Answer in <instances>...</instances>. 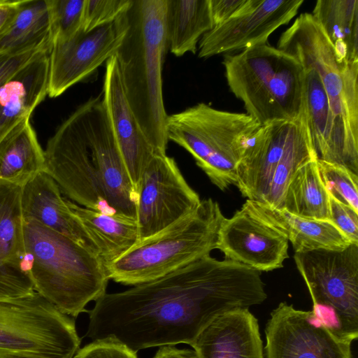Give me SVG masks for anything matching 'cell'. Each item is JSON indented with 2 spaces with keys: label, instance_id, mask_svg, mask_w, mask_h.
<instances>
[{
  "label": "cell",
  "instance_id": "20",
  "mask_svg": "<svg viewBox=\"0 0 358 358\" xmlns=\"http://www.w3.org/2000/svg\"><path fill=\"white\" fill-rule=\"evenodd\" d=\"M191 347L198 358H264L258 320L249 308L219 316Z\"/></svg>",
  "mask_w": 358,
  "mask_h": 358
},
{
  "label": "cell",
  "instance_id": "1",
  "mask_svg": "<svg viewBox=\"0 0 358 358\" xmlns=\"http://www.w3.org/2000/svg\"><path fill=\"white\" fill-rule=\"evenodd\" d=\"M266 299L261 272L209 255L150 282L106 293L88 311L86 336L113 338L135 352L191 346L219 316Z\"/></svg>",
  "mask_w": 358,
  "mask_h": 358
},
{
  "label": "cell",
  "instance_id": "7",
  "mask_svg": "<svg viewBox=\"0 0 358 358\" xmlns=\"http://www.w3.org/2000/svg\"><path fill=\"white\" fill-rule=\"evenodd\" d=\"M246 113L199 103L169 115L167 136L194 159L213 184L224 191L236 185L238 166L262 127Z\"/></svg>",
  "mask_w": 358,
  "mask_h": 358
},
{
  "label": "cell",
  "instance_id": "35",
  "mask_svg": "<svg viewBox=\"0 0 358 358\" xmlns=\"http://www.w3.org/2000/svg\"><path fill=\"white\" fill-rule=\"evenodd\" d=\"M247 0H209L213 27L231 17Z\"/></svg>",
  "mask_w": 358,
  "mask_h": 358
},
{
  "label": "cell",
  "instance_id": "25",
  "mask_svg": "<svg viewBox=\"0 0 358 358\" xmlns=\"http://www.w3.org/2000/svg\"><path fill=\"white\" fill-rule=\"evenodd\" d=\"M165 22L171 52L195 54L201 38L213 28L209 0H166Z\"/></svg>",
  "mask_w": 358,
  "mask_h": 358
},
{
  "label": "cell",
  "instance_id": "13",
  "mask_svg": "<svg viewBox=\"0 0 358 358\" xmlns=\"http://www.w3.org/2000/svg\"><path fill=\"white\" fill-rule=\"evenodd\" d=\"M264 334V358H353L351 343L332 334L312 310L286 301L271 312Z\"/></svg>",
  "mask_w": 358,
  "mask_h": 358
},
{
  "label": "cell",
  "instance_id": "5",
  "mask_svg": "<svg viewBox=\"0 0 358 358\" xmlns=\"http://www.w3.org/2000/svg\"><path fill=\"white\" fill-rule=\"evenodd\" d=\"M222 64L230 91L261 125L307 116L305 71L292 55L266 43L225 54Z\"/></svg>",
  "mask_w": 358,
  "mask_h": 358
},
{
  "label": "cell",
  "instance_id": "2",
  "mask_svg": "<svg viewBox=\"0 0 358 358\" xmlns=\"http://www.w3.org/2000/svg\"><path fill=\"white\" fill-rule=\"evenodd\" d=\"M45 171L78 205L136 221L135 189L100 97L78 107L48 140Z\"/></svg>",
  "mask_w": 358,
  "mask_h": 358
},
{
  "label": "cell",
  "instance_id": "14",
  "mask_svg": "<svg viewBox=\"0 0 358 358\" xmlns=\"http://www.w3.org/2000/svg\"><path fill=\"white\" fill-rule=\"evenodd\" d=\"M125 13L112 23L89 32L81 30L66 41L51 45L48 85L50 98L87 78L116 54L128 28Z\"/></svg>",
  "mask_w": 358,
  "mask_h": 358
},
{
  "label": "cell",
  "instance_id": "12",
  "mask_svg": "<svg viewBox=\"0 0 358 358\" xmlns=\"http://www.w3.org/2000/svg\"><path fill=\"white\" fill-rule=\"evenodd\" d=\"M201 201L173 157L166 154L155 156L145 169L138 187L140 241L191 213Z\"/></svg>",
  "mask_w": 358,
  "mask_h": 358
},
{
  "label": "cell",
  "instance_id": "23",
  "mask_svg": "<svg viewBox=\"0 0 358 358\" xmlns=\"http://www.w3.org/2000/svg\"><path fill=\"white\" fill-rule=\"evenodd\" d=\"M66 201L97 248L104 266L140 241L136 221L91 210L67 199Z\"/></svg>",
  "mask_w": 358,
  "mask_h": 358
},
{
  "label": "cell",
  "instance_id": "6",
  "mask_svg": "<svg viewBox=\"0 0 358 358\" xmlns=\"http://www.w3.org/2000/svg\"><path fill=\"white\" fill-rule=\"evenodd\" d=\"M224 218L217 202L203 199L191 213L105 265L109 280L137 285L180 268L215 249Z\"/></svg>",
  "mask_w": 358,
  "mask_h": 358
},
{
  "label": "cell",
  "instance_id": "28",
  "mask_svg": "<svg viewBox=\"0 0 358 358\" xmlns=\"http://www.w3.org/2000/svg\"><path fill=\"white\" fill-rule=\"evenodd\" d=\"M282 209L310 220H329V196L319 173L317 159L301 166L289 181Z\"/></svg>",
  "mask_w": 358,
  "mask_h": 358
},
{
  "label": "cell",
  "instance_id": "33",
  "mask_svg": "<svg viewBox=\"0 0 358 358\" xmlns=\"http://www.w3.org/2000/svg\"><path fill=\"white\" fill-rule=\"evenodd\" d=\"M329 196V220L352 243L358 244V213L350 206Z\"/></svg>",
  "mask_w": 358,
  "mask_h": 358
},
{
  "label": "cell",
  "instance_id": "18",
  "mask_svg": "<svg viewBox=\"0 0 358 358\" xmlns=\"http://www.w3.org/2000/svg\"><path fill=\"white\" fill-rule=\"evenodd\" d=\"M103 104L131 182L138 192L142 174L159 155L142 131L126 97L115 55L106 62Z\"/></svg>",
  "mask_w": 358,
  "mask_h": 358
},
{
  "label": "cell",
  "instance_id": "29",
  "mask_svg": "<svg viewBox=\"0 0 358 358\" xmlns=\"http://www.w3.org/2000/svg\"><path fill=\"white\" fill-rule=\"evenodd\" d=\"M317 166L328 194L358 213V175L342 165L318 159Z\"/></svg>",
  "mask_w": 358,
  "mask_h": 358
},
{
  "label": "cell",
  "instance_id": "8",
  "mask_svg": "<svg viewBox=\"0 0 358 358\" xmlns=\"http://www.w3.org/2000/svg\"><path fill=\"white\" fill-rule=\"evenodd\" d=\"M277 48L318 73L345 152L358 174V62H338L325 32L310 13L299 15Z\"/></svg>",
  "mask_w": 358,
  "mask_h": 358
},
{
  "label": "cell",
  "instance_id": "24",
  "mask_svg": "<svg viewBox=\"0 0 358 358\" xmlns=\"http://www.w3.org/2000/svg\"><path fill=\"white\" fill-rule=\"evenodd\" d=\"M45 167V152L29 119L0 142V180L22 187Z\"/></svg>",
  "mask_w": 358,
  "mask_h": 358
},
{
  "label": "cell",
  "instance_id": "26",
  "mask_svg": "<svg viewBox=\"0 0 358 358\" xmlns=\"http://www.w3.org/2000/svg\"><path fill=\"white\" fill-rule=\"evenodd\" d=\"M312 15L332 43L338 62H358V0H318Z\"/></svg>",
  "mask_w": 358,
  "mask_h": 358
},
{
  "label": "cell",
  "instance_id": "4",
  "mask_svg": "<svg viewBox=\"0 0 358 358\" xmlns=\"http://www.w3.org/2000/svg\"><path fill=\"white\" fill-rule=\"evenodd\" d=\"M24 238L34 290L72 317L106 294L109 278L101 258L69 237L32 220Z\"/></svg>",
  "mask_w": 358,
  "mask_h": 358
},
{
  "label": "cell",
  "instance_id": "11",
  "mask_svg": "<svg viewBox=\"0 0 358 358\" xmlns=\"http://www.w3.org/2000/svg\"><path fill=\"white\" fill-rule=\"evenodd\" d=\"M80 345L73 317L36 292L0 299V357L73 358Z\"/></svg>",
  "mask_w": 358,
  "mask_h": 358
},
{
  "label": "cell",
  "instance_id": "21",
  "mask_svg": "<svg viewBox=\"0 0 358 358\" xmlns=\"http://www.w3.org/2000/svg\"><path fill=\"white\" fill-rule=\"evenodd\" d=\"M49 51H44L13 74L0 88V142L29 119L48 95Z\"/></svg>",
  "mask_w": 358,
  "mask_h": 358
},
{
  "label": "cell",
  "instance_id": "34",
  "mask_svg": "<svg viewBox=\"0 0 358 358\" xmlns=\"http://www.w3.org/2000/svg\"><path fill=\"white\" fill-rule=\"evenodd\" d=\"M48 45L39 46L17 52L0 55V88L17 71L44 51Z\"/></svg>",
  "mask_w": 358,
  "mask_h": 358
},
{
  "label": "cell",
  "instance_id": "37",
  "mask_svg": "<svg viewBox=\"0 0 358 358\" xmlns=\"http://www.w3.org/2000/svg\"><path fill=\"white\" fill-rule=\"evenodd\" d=\"M153 358H198L194 350L179 349L175 345L160 347Z\"/></svg>",
  "mask_w": 358,
  "mask_h": 358
},
{
  "label": "cell",
  "instance_id": "36",
  "mask_svg": "<svg viewBox=\"0 0 358 358\" xmlns=\"http://www.w3.org/2000/svg\"><path fill=\"white\" fill-rule=\"evenodd\" d=\"M23 0H0V35L16 15Z\"/></svg>",
  "mask_w": 358,
  "mask_h": 358
},
{
  "label": "cell",
  "instance_id": "31",
  "mask_svg": "<svg viewBox=\"0 0 358 358\" xmlns=\"http://www.w3.org/2000/svg\"><path fill=\"white\" fill-rule=\"evenodd\" d=\"M132 0H85L81 30L91 31L115 21L130 7Z\"/></svg>",
  "mask_w": 358,
  "mask_h": 358
},
{
  "label": "cell",
  "instance_id": "17",
  "mask_svg": "<svg viewBox=\"0 0 358 358\" xmlns=\"http://www.w3.org/2000/svg\"><path fill=\"white\" fill-rule=\"evenodd\" d=\"M21 187L0 180V299H16L35 292L24 238Z\"/></svg>",
  "mask_w": 358,
  "mask_h": 358
},
{
  "label": "cell",
  "instance_id": "38",
  "mask_svg": "<svg viewBox=\"0 0 358 358\" xmlns=\"http://www.w3.org/2000/svg\"><path fill=\"white\" fill-rule=\"evenodd\" d=\"M0 358H9V357H0Z\"/></svg>",
  "mask_w": 358,
  "mask_h": 358
},
{
  "label": "cell",
  "instance_id": "30",
  "mask_svg": "<svg viewBox=\"0 0 358 358\" xmlns=\"http://www.w3.org/2000/svg\"><path fill=\"white\" fill-rule=\"evenodd\" d=\"M51 45L66 41L81 31L85 0H48Z\"/></svg>",
  "mask_w": 358,
  "mask_h": 358
},
{
  "label": "cell",
  "instance_id": "3",
  "mask_svg": "<svg viewBox=\"0 0 358 358\" xmlns=\"http://www.w3.org/2000/svg\"><path fill=\"white\" fill-rule=\"evenodd\" d=\"M166 0H132L128 28L115 56L126 97L144 135L159 155L166 154L168 114L162 68L168 48Z\"/></svg>",
  "mask_w": 358,
  "mask_h": 358
},
{
  "label": "cell",
  "instance_id": "22",
  "mask_svg": "<svg viewBox=\"0 0 358 358\" xmlns=\"http://www.w3.org/2000/svg\"><path fill=\"white\" fill-rule=\"evenodd\" d=\"M244 204L255 216L280 231L296 253L318 249L340 250L355 244L330 221L301 217L248 199Z\"/></svg>",
  "mask_w": 358,
  "mask_h": 358
},
{
  "label": "cell",
  "instance_id": "10",
  "mask_svg": "<svg viewBox=\"0 0 358 358\" xmlns=\"http://www.w3.org/2000/svg\"><path fill=\"white\" fill-rule=\"evenodd\" d=\"M294 259L314 315L336 337L352 344L358 338V244L295 252Z\"/></svg>",
  "mask_w": 358,
  "mask_h": 358
},
{
  "label": "cell",
  "instance_id": "15",
  "mask_svg": "<svg viewBox=\"0 0 358 358\" xmlns=\"http://www.w3.org/2000/svg\"><path fill=\"white\" fill-rule=\"evenodd\" d=\"M303 2L247 0L231 17L203 35L199 42V57L209 58L266 44L275 30L296 15Z\"/></svg>",
  "mask_w": 358,
  "mask_h": 358
},
{
  "label": "cell",
  "instance_id": "9",
  "mask_svg": "<svg viewBox=\"0 0 358 358\" xmlns=\"http://www.w3.org/2000/svg\"><path fill=\"white\" fill-rule=\"evenodd\" d=\"M315 159L307 116L274 121L251 140L238 166L236 185L247 199L282 209L293 176Z\"/></svg>",
  "mask_w": 358,
  "mask_h": 358
},
{
  "label": "cell",
  "instance_id": "32",
  "mask_svg": "<svg viewBox=\"0 0 358 358\" xmlns=\"http://www.w3.org/2000/svg\"><path fill=\"white\" fill-rule=\"evenodd\" d=\"M73 358H138L136 352L115 339L94 340L80 348Z\"/></svg>",
  "mask_w": 358,
  "mask_h": 358
},
{
  "label": "cell",
  "instance_id": "27",
  "mask_svg": "<svg viewBox=\"0 0 358 358\" xmlns=\"http://www.w3.org/2000/svg\"><path fill=\"white\" fill-rule=\"evenodd\" d=\"M51 46L48 0H23L11 22L0 35V55Z\"/></svg>",
  "mask_w": 358,
  "mask_h": 358
},
{
  "label": "cell",
  "instance_id": "16",
  "mask_svg": "<svg viewBox=\"0 0 358 358\" xmlns=\"http://www.w3.org/2000/svg\"><path fill=\"white\" fill-rule=\"evenodd\" d=\"M288 241L280 231L243 204L231 217L222 221L215 249L224 253V259L267 272L282 267L289 257Z\"/></svg>",
  "mask_w": 358,
  "mask_h": 358
},
{
  "label": "cell",
  "instance_id": "19",
  "mask_svg": "<svg viewBox=\"0 0 358 358\" xmlns=\"http://www.w3.org/2000/svg\"><path fill=\"white\" fill-rule=\"evenodd\" d=\"M20 202L24 221H35L99 256L97 248L62 196L58 185L45 171L22 186Z\"/></svg>",
  "mask_w": 358,
  "mask_h": 358
}]
</instances>
